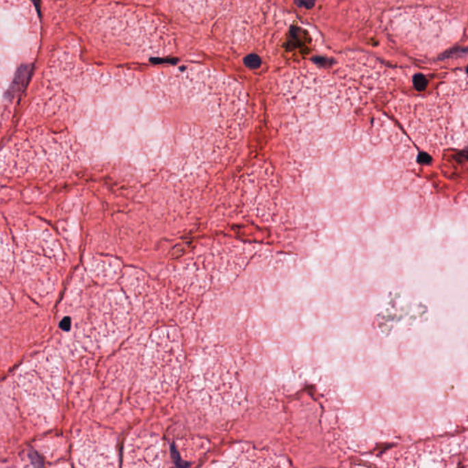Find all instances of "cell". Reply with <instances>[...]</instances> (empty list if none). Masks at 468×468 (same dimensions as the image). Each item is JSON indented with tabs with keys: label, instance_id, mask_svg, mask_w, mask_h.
Masks as SVG:
<instances>
[{
	"label": "cell",
	"instance_id": "cell-1",
	"mask_svg": "<svg viewBox=\"0 0 468 468\" xmlns=\"http://www.w3.org/2000/svg\"><path fill=\"white\" fill-rule=\"evenodd\" d=\"M21 385L32 413L40 420L53 418L61 395L58 372L51 367H35L21 375Z\"/></svg>",
	"mask_w": 468,
	"mask_h": 468
},
{
	"label": "cell",
	"instance_id": "cell-2",
	"mask_svg": "<svg viewBox=\"0 0 468 468\" xmlns=\"http://www.w3.org/2000/svg\"><path fill=\"white\" fill-rule=\"evenodd\" d=\"M75 453L78 468H116L113 440L103 432H81L75 439Z\"/></svg>",
	"mask_w": 468,
	"mask_h": 468
},
{
	"label": "cell",
	"instance_id": "cell-3",
	"mask_svg": "<svg viewBox=\"0 0 468 468\" xmlns=\"http://www.w3.org/2000/svg\"><path fill=\"white\" fill-rule=\"evenodd\" d=\"M161 440L153 434L133 435L127 443L124 468H162Z\"/></svg>",
	"mask_w": 468,
	"mask_h": 468
},
{
	"label": "cell",
	"instance_id": "cell-4",
	"mask_svg": "<svg viewBox=\"0 0 468 468\" xmlns=\"http://www.w3.org/2000/svg\"><path fill=\"white\" fill-rule=\"evenodd\" d=\"M244 62H246V66L251 68V69H257L261 65V60L257 55L247 57Z\"/></svg>",
	"mask_w": 468,
	"mask_h": 468
}]
</instances>
